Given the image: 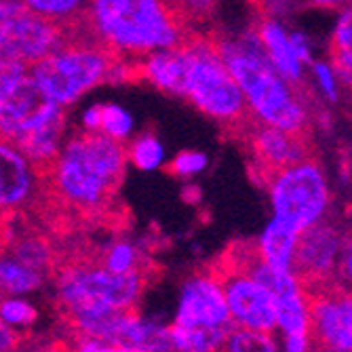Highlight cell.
<instances>
[{
    "instance_id": "6da1fadb",
    "label": "cell",
    "mask_w": 352,
    "mask_h": 352,
    "mask_svg": "<svg viewBox=\"0 0 352 352\" xmlns=\"http://www.w3.org/2000/svg\"><path fill=\"white\" fill-rule=\"evenodd\" d=\"M126 169V148L102 133H78L63 142L53 165L41 175L57 203L91 215L116 197Z\"/></svg>"
},
{
    "instance_id": "7a4b0ae2",
    "label": "cell",
    "mask_w": 352,
    "mask_h": 352,
    "mask_svg": "<svg viewBox=\"0 0 352 352\" xmlns=\"http://www.w3.org/2000/svg\"><path fill=\"white\" fill-rule=\"evenodd\" d=\"M213 41L243 91L253 122L298 135H310V112L304 93L298 85L274 70L255 30L241 38L213 36Z\"/></svg>"
},
{
    "instance_id": "3957f363",
    "label": "cell",
    "mask_w": 352,
    "mask_h": 352,
    "mask_svg": "<svg viewBox=\"0 0 352 352\" xmlns=\"http://www.w3.org/2000/svg\"><path fill=\"white\" fill-rule=\"evenodd\" d=\"M87 28L95 43L131 63L188 38L173 0H91Z\"/></svg>"
},
{
    "instance_id": "277c9868",
    "label": "cell",
    "mask_w": 352,
    "mask_h": 352,
    "mask_svg": "<svg viewBox=\"0 0 352 352\" xmlns=\"http://www.w3.org/2000/svg\"><path fill=\"white\" fill-rule=\"evenodd\" d=\"M135 63L114 57L95 41L74 38L32 63L30 78L53 104L66 108L95 87L133 76Z\"/></svg>"
},
{
    "instance_id": "5b68a950",
    "label": "cell",
    "mask_w": 352,
    "mask_h": 352,
    "mask_svg": "<svg viewBox=\"0 0 352 352\" xmlns=\"http://www.w3.org/2000/svg\"><path fill=\"white\" fill-rule=\"evenodd\" d=\"M186 49V89L184 98L203 114L219 122L230 133L245 135L253 124L243 91L226 61L221 59L213 36L188 34Z\"/></svg>"
},
{
    "instance_id": "8992f818",
    "label": "cell",
    "mask_w": 352,
    "mask_h": 352,
    "mask_svg": "<svg viewBox=\"0 0 352 352\" xmlns=\"http://www.w3.org/2000/svg\"><path fill=\"white\" fill-rule=\"evenodd\" d=\"M148 285L146 272L116 274L100 262H74L55 276L57 302L63 316L85 310H135Z\"/></svg>"
},
{
    "instance_id": "52a82bcc",
    "label": "cell",
    "mask_w": 352,
    "mask_h": 352,
    "mask_svg": "<svg viewBox=\"0 0 352 352\" xmlns=\"http://www.w3.org/2000/svg\"><path fill=\"white\" fill-rule=\"evenodd\" d=\"M262 182L268 190L272 219L298 234L327 217L331 188L325 169L312 156L266 175Z\"/></svg>"
},
{
    "instance_id": "ba28073f",
    "label": "cell",
    "mask_w": 352,
    "mask_h": 352,
    "mask_svg": "<svg viewBox=\"0 0 352 352\" xmlns=\"http://www.w3.org/2000/svg\"><path fill=\"white\" fill-rule=\"evenodd\" d=\"M66 41V28L30 13L19 0H0V59L32 66Z\"/></svg>"
},
{
    "instance_id": "9c48e42d",
    "label": "cell",
    "mask_w": 352,
    "mask_h": 352,
    "mask_svg": "<svg viewBox=\"0 0 352 352\" xmlns=\"http://www.w3.org/2000/svg\"><path fill=\"white\" fill-rule=\"evenodd\" d=\"M232 327L276 333V302L272 292L226 258L217 268Z\"/></svg>"
},
{
    "instance_id": "30bf717a",
    "label": "cell",
    "mask_w": 352,
    "mask_h": 352,
    "mask_svg": "<svg viewBox=\"0 0 352 352\" xmlns=\"http://www.w3.org/2000/svg\"><path fill=\"white\" fill-rule=\"evenodd\" d=\"M310 336L318 352H352V289L325 285L310 292Z\"/></svg>"
},
{
    "instance_id": "8fae6325",
    "label": "cell",
    "mask_w": 352,
    "mask_h": 352,
    "mask_svg": "<svg viewBox=\"0 0 352 352\" xmlns=\"http://www.w3.org/2000/svg\"><path fill=\"white\" fill-rule=\"evenodd\" d=\"M173 325L201 329H232L217 270L192 272L184 280Z\"/></svg>"
},
{
    "instance_id": "7c38bea8",
    "label": "cell",
    "mask_w": 352,
    "mask_h": 352,
    "mask_svg": "<svg viewBox=\"0 0 352 352\" xmlns=\"http://www.w3.org/2000/svg\"><path fill=\"white\" fill-rule=\"evenodd\" d=\"M346 236L338 223L327 217L321 219L298 239L294 272L306 283V287H325L338 274L340 255Z\"/></svg>"
},
{
    "instance_id": "4fadbf2b",
    "label": "cell",
    "mask_w": 352,
    "mask_h": 352,
    "mask_svg": "<svg viewBox=\"0 0 352 352\" xmlns=\"http://www.w3.org/2000/svg\"><path fill=\"white\" fill-rule=\"evenodd\" d=\"M59 116H63V108L53 104L28 76L15 87L0 108V138L17 144L30 131Z\"/></svg>"
},
{
    "instance_id": "5bb4252c",
    "label": "cell",
    "mask_w": 352,
    "mask_h": 352,
    "mask_svg": "<svg viewBox=\"0 0 352 352\" xmlns=\"http://www.w3.org/2000/svg\"><path fill=\"white\" fill-rule=\"evenodd\" d=\"M243 138L249 146L260 179L310 158V135H298L253 122Z\"/></svg>"
},
{
    "instance_id": "9a60e30c",
    "label": "cell",
    "mask_w": 352,
    "mask_h": 352,
    "mask_svg": "<svg viewBox=\"0 0 352 352\" xmlns=\"http://www.w3.org/2000/svg\"><path fill=\"white\" fill-rule=\"evenodd\" d=\"M41 173L23 152L9 140L0 138V219L23 211L36 197Z\"/></svg>"
},
{
    "instance_id": "2e32d148",
    "label": "cell",
    "mask_w": 352,
    "mask_h": 352,
    "mask_svg": "<svg viewBox=\"0 0 352 352\" xmlns=\"http://www.w3.org/2000/svg\"><path fill=\"white\" fill-rule=\"evenodd\" d=\"M135 74L148 80L158 91L184 98L186 89V49L184 43L154 51L135 63Z\"/></svg>"
},
{
    "instance_id": "e0dca14e",
    "label": "cell",
    "mask_w": 352,
    "mask_h": 352,
    "mask_svg": "<svg viewBox=\"0 0 352 352\" xmlns=\"http://www.w3.org/2000/svg\"><path fill=\"white\" fill-rule=\"evenodd\" d=\"M255 34H258L262 49L268 61L274 66V70L289 82L300 85L304 78V66L292 47L289 32H287L276 19H262L258 23Z\"/></svg>"
},
{
    "instance_id": "ac0fdd59",
    "label": "cell",
    "mask_w": 352,
    "mask_h": 352,
    "mask_svg": "<svg viewBox=\"0 0 352 352\" xmlns=\"http://www.w3.org/2000/svg\"><path fill=\"white\" fill-rule=\"evenodd\" d=\"M114 346L142 352H173L169 325L156 323L152 318L129 310L120 325Z\"/></svg>"
},
{
    "instance_id": "d6986e66",
    "label": "cell",
    "mask_w": 352,
    "mask_h": 352,
    "mask_svg": "<svg viewBox=\"0 0 352 352\" xmlns=\"http://www.w3.org/2000/svg\"><path fill=\"white\" fill-rule=\"evenodd\" d=\"M298 239L300 234L296 230L276 219H270L258 241L253 243V249L266 266L274 270H294Z\"/></svg>"
},
{
    "instance_id": "ffe728a7",
    "label": "cell",
    "mask_w": 352,
    "mask_h": 352,
    "mask_svg": "<svg viewBox=\"0 0 352 352\" xmlns=\"http://www.w3.org/2000/svg\"><path fill=\"white\" fill-rule=\"evenodd\" d=\"M63 131H66V114L49 120L47 124L38 126L34 131H30L15 146L43 175L53 165V161L63 146Z\"/></svg>"
},
{
    "instance_id": "44dd1931",
    "label": "cell",
    "mask_w": 352,
    "mask_h": 352,
    "mask_svg": "<svg viewBox=\"0 0 352 352\" xmlns=\"http://www.w3.org/2000/svg\"><path fill=\"white\" fill-rule=\"evenodd\" d=\"M276 331L280 336L310 333V289L304 280L274 296Z\"/></svg>"
},
{
    "instance_id": "7402d4cb",
    "label": "cell",
    "mask_w": 352,
    "mask_h": 352,
    "mask_svg": "<svg viewBox=\"0 0 352 352\" xmlns=\"http://www.w3.org/2000/svg\"><path fill=\"white\" fill-rule=\"evenodd\" d=\"M329 63L333 66L340 82L352 89V5L346 7L338 17L329 43Z\"/></svg>"
},
{
    "instance_id": "603a6c76",
    "label": "cell",
    "mask_w": 352,
    "mask_h": 352,
    "mask_svg": "<svg viewBox=\"0 0 352 352\" xmlns=\"http://www.w3.org/2000/svg\"><path fill=\"white\" fill-rule=\"evenodd\" d=\"M45 272L30 268L13 255L0 258V294L3 296H28L43 287Z\"/></svg>"
},
{
    "instance_id": "cb8c5ba5",
    "label": "cell",
    "mask_w": 352,
    "mask_h": 352,
    "mask_svg": "<svg viewBox=\"0 0 352 352\" xmlns=\"http://www.w3.org/2000/svg\"><path fill=\"white\" fill-rule=\"evenodd\" d=\"M30 11L61 28H72L85 21L91 0H19Z\"/></svg>"
},
{
    "instance_id": "d4e9b609",
    "label": "cell",
    "mask_w": 352,
    "mask_h": 352,
    "mask_svg": "<svg viewBox=\"0 0 352 352\" xmlns=\"http://www.w3.org/2000/svg\"><path fill=\"white\" fill-rule=\"evenodd\" d=\"M173 352H219L230 329H201L169 325Z\"/></svg>"
},
{
    "instance_id": "484cf974",
    "label": "cell",
    "mask_w": 352,
    "mask_h": 352,
    "mask_svg": "<svg viewBox=\"0 0 352 352\" xmlns=\"http://www.w3.org/2000/svg\"><path fill=\"white\" fill-rule=\"evenodd\" d=\"M144 253L142 249L131 243V241H124V239H118L114 243H110L102 258H100V264L110 270V272H116V274H129V272H148L144 268Z\"/></svg>"
},
{
    "instance_id": "4316f807",
    "label": "cell",
    "mask_w": 352,
    "mask_h": 352,
    "mask_svg": "<svg viewBox=\"0 0 352 352\" xmlns=\"http://www.w3.org/2000/svg\"><path fill=\"white\" fill-rule=\"evenodd\" d=\"M219 352H280L274 333L232 327Z\"/></svg>"
},
{
    "instance_id": "83f0119b",
    "label": "cell",
    "mask_w": 352,
    "mask_h": 352,
    "mask_svg": "<svg viewBox=\"0 0 352 352\" xmlns=\"http://www.w3.org/2000/svg\"><path fill=\"white\" fill-rule=\"evenodd\" d=\"M11 255L17 258L19 262H23L30 268H36L41 272H47L53 266V251L47 245V241H43L36 234H23L17 236L13 247H11Z\"/></svg>"
},
{
    "instance_id": "f1b7e54d",
    "label": "cell",
    "mask_w": 352,
    "mask_h": 352,
    "mask_svg": "<svg viewBox=\"0 0 352 352\" xmlns=\"http://www.w3.org/2000/svg\"><path fill=\"white\" fill-rule=\"evenodd\" d=\"M126 163L142 171H154L165 163V148L161 140L152 133H144L135 138L126 148Z\"/></svg>"
},
{
    "instance_id": "f546056e",
    "label": "cell",
    "mask_w": 352,
    "mask_h": 352,
    "mask_svg": "<svg viewBox=\"0 0 352 352\" xmlns=\"http://www.w3.org/2000/svg\"><path fill=\"white\" fill-rule=\"evenodd\" d=\"M0 318L13 329L21 331L38 321V310L25 296H3L0 300Z\"/></svg>"
},
{
    "instance_id": "4dcf8cb0",
    "label": "cell",
    "mask_w": 352,
    "mask_h": 352,
    "mask_svg": "<svg viewBox=\"0 0 352 352\" xmlns=\"http://www.w3.org/2000/svg\"><path fill=\"white\" fill-rule=\"evenodd\" d=\"M100 133L124 144L133 133V118L122 106L118 104H102V124H100Z\"/></svg>"
},
{
    "instance_id": "1f68e13d",
    "label": "cell",
    "mask_w": 352,
    "mask_h": 352,
    "mask_svg": "<svg viewBox=\"0 0 352 352\" xmlns=\"http://www.w3.org/2000/svg\"><path fill=\"white\" fill-rule=\"evenodd\" d=\"M30 76V66L13 59H0V108L19 82Z\"/></svg>"
},
{
    "instance_id": "d6a6232c",
    "label": "cell",
    "mask_w": 352,
    "mask_h": 352,
    "mask_svg": "<svg viewBox=\"0 0 352 352\" xmlns=\"http://www.w3.org/2000/svg\"><path fill=\"white\" fill-rule=\"evenodd\" d=\"M312 76H314V82H316L323 98L329 104H336L340 100V78H338L331 63L329 61H314L312 63Z\"/></svg>"
},
{
    "instance_id": "836d02e7",
    "label": "cell",
    "mask_w": 352,
    "mask_h": 352,
    "mask_svg": "<svg viewBox=\"0 0 352 352\" xmlns=\"http://www.w3.org/2000/svg\"><path fill=\"white\" fill-rule=\"evenodd\" d=\"M209 165L207 154L199 152V150H184L179 152L173 161H171V173L177 177H195L199 173H203Z\"/></svg>"
},
{
    "instance_id": "e575fe53",
    "label": "cell",
    "mask_w": 352,
    "mask_h": 352,
    "mask_svg": "<svg viewBox=\"0 0 352 352\" xmlns=\"http://www.w3.org/2000/svg\"><path fill=\"white\" fill-rule=\"evenodd\" d=\"M258 11L262 13V19H283L287 15H292L302 0H253Z\"/></svg>"
},
{
    "instance_id": "d590c367",
    "label": "cell",
    "mask_w": 352,
    "mask_h": 352,
    "mask_svg": "<svg viewBox=\"0 0 352 352\" xmlns=\"http://www.w3.org/2000/svg\"><path fill=\"white\" fill-rule=\"evenodd\" d=\"M184 19H205L215 9L217 0H173Z\"/></svg>"
},
{
    "instance_id": "8d00e7d4",
    "label": "cell",
    "mask_w": 352,
    "mask_h": 352,
    "mask_svg": "<svg viewBox=\"0 0 352 352\" xmlns=\"http://www.w3.org/2000/svg\"><path fill=\"white\" fill-rule=\"evenodd\" d=\"M278 344H280V352H316V346L310 333L280 336Z\"/></svg>"
},
{
    "instance_id": "74e56055",
    "label": "cell",
    "mask_w": 352,
    "mask_h": 352,
    "mask_svg": "<svg viewBox=\"0 0 352 352\" xmlns=\"http://www.w3.org/2000/svg\"><path fill=\"white\" fill-rule=\"evenodd\" d=\"M338 280H342L348 289H352V236L346 239L342 255H340V264H338Z\"/></svg>"
},
{
    "instance_id": "f35d334b",
    "label": "cell",
    "mask_w": 352,
    "mask_h": 352,
    "mask_svg": "<svg viewBox=\"0 0 352 352\" xmlns=\"http://www.w3.org/2000/svg\"><path fill=\"white\" fill-rule=\"evenodd\" d=\"M21 346V333L13 327H9L0 318V352H15Z\"/></svg>"
},
{
    "instance_id": "ab89813d",
    "label": "cell",
    "mask_w": 352,
    "mask_h": 352,
    "mask_svg": "<svg viewBox=\"0 0 352 352\" xmlns=\"http://www.w3.org/2000/svg\"><path fill=\"white\" fill-rule=\"evenodd\" d=\"M289 41H292V47L298 55V59L304 63H310L312 61V47H310V41L304 32H289Z\"/></svg>"
},
{
    "instance_id": "60d3db41",
    "label": "cell",
    "mask_w": 352,
    "mask_h": 352,
    "mask_svg": "<svg viewBox=\"0 0 352 352\" xmlns=\"http://www.w3.org/2000/svg\"><path fill=\"white\" fill-rule=\"evenodd\" d=\"M72 352H124V348L102 342V340H89V338H78V344L74 346Z\"/></svg>"
},
{
    "instance_id": "b9f144b4",
    "label": "cell",
    "mask_w": 352,
    "mask_h": 352,
    "mask_svg": "<svg viewBox=\"0 0 352 352\" xmlns=\"http://www.w3.org/2000/svg\"><path fill=\"white\" fill-rule=\"evenodd\" d=\"M100 124H102V104L89 106L82 112V126L87 133H100Z\"/></svg>"
},
{
    "instance_id": "7bdbcfd3",
    "label": "cell",
    "mask_w": 352,
    "mask_h": 352,
    "mask_svg": "<svg viewBox=\"0 0 352 352\" xmlns=\"http://www.w3.org/2000/svg\"><path fill=\"white\" fill-rule=\"evenodd\" d=\"M308 3L318 9H340V7H348L352 0H308Z\"/></svg>"
},
{
    "instance_id": "ee69618b",
    "label": "cell",
    "mask_w": 352,
    "mask_h": 352,
    "mask_svg": "<svg viewBox=\"0 0 352 352\" xmlns=\"http://www.w3.org/2000/svg\"><path fill=\"white\" fill-rule=\"evenodd\" d=\"M41 352H59V350H57L55 346H51V348H47V350H41Z\"/></svg>"
},
{
    "instance_id": "f6af8a7d",
    "label": "cell",
    "mask_w": 352,
    "mask_h": 352,
    "mask_svg": "<svg viewBox=\"0 0 352 352\" xmlns=\"http://www.w3.org/2000/svg\"><path fill=\"white\" fill-rule=\"evenodd\" d=\"M124 352H142V350H126V348H124Z\"/></svg>"
},
{
    "instance_id": "bcb514c9",
    "label": "cell",
    "mask_w": 352,
    "mask_h": 352,
    "mask_svg": "<svg viewBox=\"0 0 352 352\" xmlns=\"http://www.w3.org/2000/svg\"><path fill=\"white\" fill-rule=\"evenodd\" d=\"M0 300H3V294H0Z\"/></svg>"
},
{
    "instance_id": "7dc6e473",
    "label": "cell",
    "mask_w": 352,
    "mask_h": 352,
    "mask_svg": "<svg viewBox=\"0 0 352 352\" xmlns=\"http://www.w3.org/2000/svg\"><path fill=\"white\" fill-rule=\"evenodd\" d=\"M316 352H318V350H316Z\"/></svg>"
}]
</instances>
